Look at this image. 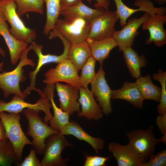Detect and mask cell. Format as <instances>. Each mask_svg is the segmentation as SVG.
Listing matches in <instances>:
<instances>
[{
	"mask_svg": "<svg viewBox=\"0 0 166 166\" xmlns=\"http://www.w3.org/2000/svg\"><path fill=\"white\" fill-rule=\"evenodd\" d=\"M166 149L162 150L156 154L152 155L145 163L144 166H165Z\"/></svg>",
	"mask_w": 166,
	"mask_h": 166,
	"instance_id": "obj_33",
	"label": "cell"
},
{
	"mask_svg": "<svg viewBox=\"0 0 166 166\" xmlns=\"http://www.w3.org/2000/svg\"><path fill=\"white\" fill-rule=\"evenodd\" d=\"M143 99L152 100L159 102L161 95V89L154 85L150 75L140 76L135 82Z\"/></svg>",
	"mask_w": 166,
	"mask_h": 166,
	"instance_id": "obj_27",
	"label": "cell"
},
{
	"mask_svg": "<svg viewBox=\"0 0 166 166\" xmlns=\"http://www.w3.org/2000/svg\"><path fill=\"white\" fill-rule=\"evenodd\" d=\"M44 156L41 161L42 166H66L69 159H63L61 153L68 147H73L65 135L57 132L48 137L45 140Z\"/></svg>",
	"mask_w": 166,
	"mask_h": 166,
	"instance_id": "obj_8",
	"label": "cell"
},
{
	"mask_svg": "<svg viewBox=\"0 0 166 166\" xmlns=\"http://www.w3.org/2000/svg\"><path fill=\"white\" fill-rule=\"evenodd\" d=\"M105 10L101 9L92 8L82 2L61 10L60 15L68 21L82 18L91 22L102 14Z\"/></svg>",
	"mask_w": 166,
	"mask_h": 166,
	"instance_id": "obj_22",
	"label": "cell"
},
{
	"mask_svg": "<svg viewBox=\"0 0 166 166\" xmlns=\"http://www.w3.org/2000/svg\"><path fill=\"white\" fill-rule=\"evenodd\" d=\"M108 148L116 159L118 166H144L146 161L128 144L123 145L111 142L109 144Z\"/></svg>",
	"mask_w": 166,
	"mask_h": 166,
	"instance_id": "obj_15",
	"label": "cell"
},
{
	"mask_svg": "<svg viewBox=\"0 0 166 166\" xmlns=\"http://www.w3.org/2000/svg\"><path fill=\"white\" fill-rule=\"evenodd\" d=\"M150 15L145 13L139 18L129 19L122 29L118 31L116 30L112 37L117 42L120 51L133 45L135 38L139 34L138 31L139 28Z\"/></svg>",
	"mask_w": 166,
	"mask_h": 166,
	"instance_id": "obj_13",
	"label": "cell"
},
{
	"mask_svg": "<svg viewBox=\"0 0 166 166\" xmlns=\"http://www.w3.org/2000/svg\"><path fill=\"white\" fill-rule=\"evenodd\" d=\"M83 0H61V11L83 2Z\"/></svg>",
	"mask_w": 166,
	"mask_h": 166,
	"instance_id": "obj_38",
	"label": "cell"
},
{
	"mask_svg": "<svg viewBox=\"0 0 166 166\" xmlns=\"http://www.w3.org/2000/svg\"><path fill=\"white\" fill-rule=\"evenodd\" d=\"M153 126L150 125L146 129H138L126 132L129 145L146 161L154 154L156 145L161 142L153 133Z\"/></svg>",
	"mask_w": 166,
	"mask_h": 166,
	"instance_id": "obj_6",
	"label": "cell"
},
{
	"mask_svg": "<svg viewBox=\"0 0 166 166\" xmlns=\"http://www.w3.org/2000/svg\"><path fill=\"white\" fill-rule=\"evenodd\" d=\"M46 6V18L43 32L48 36L59 18L61 11V0H43Z\"/></svg>",
	"mask_w": 166,
	"mask_h": 166,
	"instance_id": "obj_28",
	"label": "cell"
},
{
	"mask_svg": "<svg viewBox=\"0 0 166 166\" xmlns=\"http://www.w3.org/2000/svg\"><path fill=\"white\" fill-rule=\"evenodd\" d=\"M6 138L4 127L0 119V140L5 139Z\"/></svg>",
	"mask_w": 166,
	"mask_h": 166,
	"instance_id": "obj_39",
	"label": "cell"
},
{
	"mask_svg": "<svg viewBox=\"0 0 166 166\" xmlns=\"http://www.w3.org/2000/svg\"><path fill=\"white\" fill-rule=\"evenodd\" d=\"M78 70L68 58L58 63L54 68H51L45 74L43 82L46 85H54L62 82L80 88L82 86Z\"/></svg>",
	"mask_w": 166,
	"mask_h": 166,
	"instance_id": "obj_9",
	"label": "cell"
},
{
	"mask_svg": "<svg viewBox=\"0 0 166 166\" xmlns=\"http://www.w3.org/2000/svg\"><path fill=\"white\" fill-rule=\"evenodd\" d=\"M0 19H1L4 21H6L5 16L1 6L0 5Z\"/></svg>",
	"mask_w": 166,
	"mask_h": 166,
	"instance_id": "obj_40",
	"label": "cell"
},
{
	"mask_svg": "<svg viewBox=\"0 0 166 166\" xmlns=\"http://www.w3.org/2000/svg\"><path fill=\"white\" fill-rule=\"evenodd\" d=\"M123 57L128 69L132 76L136 79L141 76L140 69L145 67L147 61L144 55L140 56L132 47L123 49Z\"/></svg>",
	"mask_w": 166,
	"mask_h": 166,
	"instance_id": "obj_25",
	"label": "cell"
},
{
	"mask_svg": "<svg viewBox=\"0 0 166 166\" xmlns=\"http://www.w3.org/2000/svg\"><path fill=\"white\" fill-rule=\"evenodd\" d=\"M19 113L0 112V119L3 124L6 137L12 144L15 155L18 161L22 159L23 149L26 145L33 144L26 136L20 124Z\"/></svg>",
	"mask_w": 166,
	"mask_h": 166,
	"instance_id": "obj_3",
	"label": "cell"
},
{
	"mask_svg": "<svg viewBox=\"0 0 166 166\" xmlns=\"http://www.w3.org/2000/svg\"><path fill=\"white\" fill-rule=\"evenodd\" d=\"M96 62V61L91 56L81 68L80 77L82 87L88 88V85L94 79L96 74L95 72Z\"/></svg>",
	"mask_w": 166,
	"mask_h": 166,
	"instance_id": "obj_31",
	"label": "cell"
},
{
	"mask_svg": "<svg viewBox=\"0 0 166 166\" xmlns=\"http://www.w3.org/2000/svg\"><path fill=\"white\" fill-rule=\"evenodd\" d=\"M4 65V63L3 62H2L0 63V72L2 70Z\"/></svg>",
	"mask_w": 166,
	"mask_h": 166,
	"instance_id": "obj_43",
	"label": "cell"
},
{
	"mask_svg": "<svg viewBox=\"0 0 166 166\" xmlns=\"http://www.w3.org/2000/svg\"><path fill=\"white\" fill-rule=\"evenodd\" d=\"M156 124L162 136L160 138L161 142L166 144V113L159 115L156 120Z\"/></svg>",
	"mask_w": 166,
	"mask_h": 166,
	"instance_id": "obj_36",
	"label": "cell"
},
{
	"mask_svg": "<svg viewBox=\"0 0 166 166\" xmlns=\"http://www.w3.org/2000/svg\"><path fill=\"white\" fill-rule=\"evenodd\" d=\"M59 98L60 108L70 116L80 110L78 101L79 88L69 84L57 82L55 84Z\"/></svg>",
	"mask_w": 166,
	"mask_h": 166,
	"instance_id": "obj_16",
	"label": "cell"
},
{
	"mask_svg": "<svg viewBox=\"0 0 166 166\" xmlns=\"http://www.w3.org/2000/svg\"><path fill=\"white\" fill-rule=\"evenodd\" d=\"M54 38H59L62 42L64 46L63 53L60 55L48 54H44L42 52L43 46L34 42L31 44V50H33L38 57L37 64L35 69L29 73L30 84L22 91L24 94L27 96L32 91H36L37 89L36 85V77L41 68L44 65L51 63H58L62 60L68 58L69 52L71 44L65 37L56 31H54L52 34Z\"/></svg>",
	"mask_w": 166,
	"mask_h": 166,
	"instance_id": "obj_2",
	"label": "cell"
},
{
	"mask_svg": "<svg viewBox=\"0 0 166 166\" xmlns=\"http://www.w3.org/2000/svg\"><path fill=\"white\" fill-rule=\"evenodd\" d=\"M28 121L26 135L32 138L33 146L39 155L44 154L45 140L50 135L57 132L48 125L38 115L39 111L29 108L23 111Z\"/></svg>",
	"mask_w": 166,
	"mask_h": 166,
	"instance_id": "obj_4",
	"label": "cell"
},
{
	"mask_svg": "<svg viewBox=\"0 0 166 166\" xmlns=\"http://www.w3.org/2000/svg\"><path fill=\"white\" fill-rule=\"evenodd\" d=\"M153 78L158 81L161 85V95L160 103L157 106L159 115H162L166 113V71L159 69L158 73H155Z\"/></svg>",
	"mask_w": 166,
	"mask_h": 166,
	"instance_id": "obj_32",
	"label": "cell"
},
{
	"mask_svg": "<svg viewBox=\"0 0 166 166\" xmlns=\"http://www.w3.org/2000/svg\"><path fill=\"white\" fill-rule=\"evenodd\" d=\"M91 51V55L100 65L109 57L111 51L118 44L113 37L99 40H93L87 39Z\"/></svg>",
	"mask_w": 166,
	"mask_h": 166,
	"instance_id": "obj_24",
	"label": "cell"
},
{
	"mask_svg": "<svg viewBox=\"0 0 166 166\" xmlns=\"http://www.w3.org/2000/svg\"><path fill=\"white\" fill-rule=\"evenodd\" d=\"M37 151L35 149H30L29 155L20 163L17 162L19 166H42L41 162L37 156Z\"/></svg>",
	"mask_w": 166,
	"mask_h": 166,
	"instance_id": "obj_35",
	"label": "cell"
},
{
	"mask_svg": "<svg viewBox=\"0 0 166 166\" xmlns=\"http://www.w3.org/2000/svg\"><path fill=\"white\" fill-rule=\"evenodd\" d=\"M37 92L40 96V98L34 104L25 101L24 98L17 95H14L12 100L7 102L0 100V112L19 113L26 108L32 109L39 112L42 111L45 114L44 121L47 124L53 117L50 111L52 106L43 91L38 89Z\"/></svg>",
	"mask_w": 166,
	"mask_h": 166,
	"instance_id": "obj_7",
	"label": "cell"
},
{
	"mask_svg": "<svg viewBox=\"0 0 166 166\" xmlns=\"http://www.w3.org/2000/svg\"><path fill=\"white\" fill-rule=\"evenodd\" d=\"M31 50L30 45L22 52L19 62L14 69L0 73V89L2 90L5 98L12 94L17 95L24 99L27 97L21 91L20 84L26 79L24 74L23 67L26 65L34 67L35 65L34 61L28 57V53Z\"/></svg>",
	"mask_w": 166,
	"mask_h": 166,
	"instance_id": "obj_1",
	"label": "cell"
},
{
	"mask_svg": "<svg viewBox=\"0 0 166 166\" xmlns=\"http://www.w3.org/2000/svg\"><path fill=\"white\" fill-rule=\"evenodd\" d=\"M0 35L4 38L8 47L11 63L16 64L19 60L22 52L28 47V44L13 36L9 30L6 21L0 19Z\"/></svg>",
	"mask_w": 166,
	"mask_h": 166,
	"instance_id": "obj_21",
	"label": "cell"
},
{
	"mask_svg": "<svg viewBox=\"0 0 166 166\" xmlns=\"http://www.w3.org/2000/svg\"><path fill=\"white\" fill-rule=\"evenodd\" d=\"M116 5L117 10L115 12L120 20L121 27H123L127 23V20L130 16L139 11L151 13L154 12L156 7L151 1L149 0H136L134 5L138 6V9L129 8L123 2L122 0H113Z\"/></svg>",
	"mask_w": 166,
	"mask_h": 166,
	"instance_id": "obj_18",
	"label": "cell"
},
{
	"mask_svg": "<svg viewBox=\"0 0 166 166\" xmlns=\"http://www.w3.org/2000/svg\"><path fill=\"white\" fill-rule=\"evenodd\" d=\"M111 99L124 100L136 108H143L144 100L135 82L125 81L121 88L112 90Z\"/></svg>",
	"mask_w": 166,
	"mask_h": 166,
	"instance_id": "obj_23",
	"label": "cell"
},
{
	"mask_svg": "<svg viewBox=\"0 0 166 166\" xmlns=\"http://www.w3.org/2000/svg\"><path fill=\"white\" fill-rule=\"evenodd\" d=\"M105 75L102 65H100L94 79L91 83V91L98 102L103 114L108 116L113 111L111 103L112 90L107 82Z\"/></svg>",
	"mask_w": 166,
	"mask_h": 166,
	"instance_id": "obj_12",
	"label": "cell"
},
{
	"mask_svg": "<svg viewBox=\"0 0 166 166\" xmlns=\"http://www.w3.org/2000/svg\"><path fill=\"white\" fill-rule=\"evenodd\" d=\"M91 22L82 18L72 21L58 18L53 29L71 44L85 41L88 36Z\"/></svg>",
	"mask_w": 166,
	"mask_h": 166,
	"instance_id": "obj_10",
	"label": "cell"
},
{
	"mask_svg": "<svg viewBox=\"0 0 166 166\" xmlns=\"http://www.w3.org/2000/svg\"><path fill=\"white\" fill-rule=\"evenodd\" d=\"M55 85H46L43 92L49 100L53 108V116L49 121V126L54 131L61 132L69 123L70 115L62 111L56 104L54 100Z\"/></svg>",
	"mask_w": 166,
	"mask_h": 166,
	"instance_id": "obj_19",
	"label": "cell"
},
{
	"mask_svg": "<svg viewBox=\"0 0 166 166\" xmlns=\"http://www.w3.org/2000/svg\"></svg>",
	"mask_w": 166,
	"mask_h": 166,
	"instance_id": "obj_45",
	"label": "cell"
},
{
	"mask_svg": "<svg viewBox=\"0 0 166 166\" xmlns=\"http://www.w3.org/2000/svg\"><path fill=\"white\" fill-rule=\"evenodd\" d=\"M165 14H150L148 18L142 24L143 30H148L149 37L145 41L147 44L153 42L156 46H163L166 43V31L164 25L166 22Z\"/></svg>",
	"mask_w": 166,
	"mask_h": 166,
	"instance_id": "obj_14",
	"label": "cell"
},
{
	"mask_svg": "<svg viewBox=\"0 0 166 166\" xmlns=\"http://www.w3.org/2000/svg\"><path fill=\"white\" fill-rule=\"evenodd\" d=\"M0 5L4 11L6 21L10 24V34L17 39L27 44L31 43L36 38V30L27 27L17 13V6L13 0H0Z\"/></svg>",
	"mask_w": 166,
	"mask_h": 166,
	"instance_id": "obj_5",
	"label": "cell"
},
{
	"mask_svg": "<svg viewBox=\"0 0 166 166\" xmlns=\"http://www.w3.org/2000/svg\"><path fill=\"white\" fill-rule=\"evenodd\" d=\"M91 56L89 46L85 41L71 44L68 58L79 71Z\"/></svg>",
	"mask_w": 166,
	"mask_h": 166,
	"instance_id": "obj_26",
	"label": "cell"
},
{
	"mask_svg": "<svg viewBox=\"0 0 166 166\" xmlns=\"http://www.w3.org/2000/svg\"><path fill=\"white\" fill-rule=\"evenodd\" d=\"M61 133L65 135L73 136L79 140L86 142L91 146L97 154L102 150L105 146V141L102 138L90 135L78 123L73 121H70Z\"/></svg>",
	"mask_w": 166,
	"mask_h": 166,
	"instance_id": "obj_20",
	"label": "cell"
},
{
	"mask_svg": "<svg viewBox=\"0 0 166 166\" xmlns=\"http://www.w3.org/2000/svg\"><path fill=\"white\" fill-rule=\"evenodd\" d=\"M110 158L109 156L102 157L97 155H85L84 166H106V162Z\"/></svg>",
	"mask_w": 166,
	"mask_h": 166,
	"instance_id": "obj_34",
	"label": "cell"
},
{
	"mask_svg": "<svg viewBox=\"0 0 166 166\" xmlns=\"http://www.w3.org/2000/svg\"><path fill=\"white\" fill-rule=\"evenodd\" d=\"M0 55L3 57L6 56V53L4 50L0 45Z\"/></svg>",
	"mask_w": 166,
	"mask_h": 166,
	"instance_id": "obj_42",
	"label": "cell"
},
{
	"mask_svg": "<svg viewBox=\"0 0 166 166\" xmlns=\"http://www.w3.org/2000/svg\"><path fill=\"white\" fill-rule=\"evenodd\" d=\"M18 161L13 146L6 138L0 140V166H9Z\"/></svg>",
	"mask_w": 166,
	"mask_h": 166,
	"instance_id": "obj_30",
	"label": "cell"
},
{
	"mask_svg": "<svg viewBox=\"0 0 166 166\" xmlns=\"http://www.w3.org/2000/svg\"><path fill=\"white\" fill-rule=\"evenodd\" d=\"M79 90L78 101L81 109L78 113V117L89 120L101 119L103 116V113L91 91L82 86Z\"/></svg>",
	"mask_w": 166,
	"mask_h": 166,
	"instance_id": "obj_17",
	"label": "cell"
},
{
	"mask_svg": "<svg viewBox=\"0 0 166 166\" xmlns=\"http://www.w3.org/2000/svg\"><path fill=\"white\" fill-rule=\"evenodd\" d=\"M90 4L91 0H87ZM96 3L94 6L97 9H103L105 10H109L110 4V2L108 0H96Z\"/></svg>",
	"mask_w": 166,
	"mask_h": 166,
	"instance_id": "obj_37",
	"label": "cell"
},
{
	"mask_svg": "<svg viewBox=\"0 0 166 166\" xmlns=\"http://www.w3.org/2000/svg\"><path fill=\"white\" fill-rule=\"evenodd\" d=\"M0 33H1V30H0Z\"/></svg>",
	"mask_w": 166,
	"mask_h": 166,
	"instance_id": "obj_44",
	"label": "cell"
},
{
	"mask_svg": "<svg viewBox=\"0 0 166 166\" xmlns=\"http://www.w3.org/2000/svg\"><path fill=\"white\" fill-rule=\"evenodd\" d=\"M158 4L163 5L166 2V0H153Z\"/></svg>",
	"mask_w": 166,
	"mask_h": 166,
	"instance_id": "obj_41",
	"label": "cell"
},
{
	"mask_svg": "<svg viewBox=\"0 0 166 166\" xmlns=\"http://www.w3.org/2000/svg\"><path fill=\"white\" fill-rule=\"evenodd\" d=\"M17 5V13L20 16L29 12L40 14L44 13L43 0H13Z\"/></svg>",
	"mask_w": 166,
	"mask_h": 166,
	"instance_id": "obj_29",
	"label": "cell"
},
{
	"mask_svg": "<svg viewBox=\"0 0 166 166\" xmlns=\"http://www.w3.org/2000/svg\"><path fill=\"white\" fill-rule=\"evenodd\" d=\"M119 20L115 11L105 10L91 22L87 39L99 40L112 37Z\"/></svg>",
	"mask_w": 166,
	"mask_h": 166,
	"instance_id": "obj_11",
	"label": "cell"
}]
</instances>
